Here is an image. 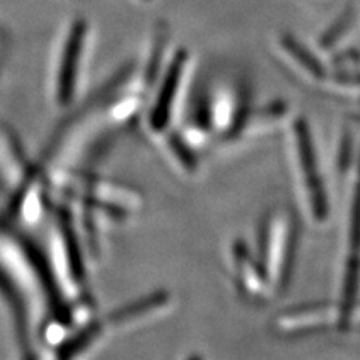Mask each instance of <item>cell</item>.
Returning <instances> with one entry per match:
<instances>
[{"mask_svg":"<svg viewBox=\"0 0 360 360\" xmlns=\"http://www.w3.org/2000/svg\"><path fill=\"white\" fill-rule=\"evenodd\" d=\"M262 264L278 287H285L295 252V225L285 212L267 217L260 238Z\"/></svg>","mask_w":360,"mask_h":360,"instance_id":"6da1fadb","label":"cell"},{"mask_svg":"<svg viewBox=\"0 0 360 360\" xmlns=\"http://www.w3.org/2000/svg\"><path fill=\"white\" fill-rule=\"evenodd\" d=\"M292 132H295L297 161L302 170L303 186H305L307 191L311 215L320 224L326 222L329 217V201L328 195H326L321 174L319 172L317 155H315L314 140L307 120L297 119L295 122Z\"/></svg>","mask_w":360,"mask_h":360,"instance_id":"7a4b0ae2","label":"cell"},{"mask_svg":"<svg viewBox=\"0 0 360 360\" xmlns=\"http://www.w3.org/2000/svg\"><path fill=\"white\" fill-rule=\"evenodd\" d=\"M341 323V308L332 303H314L302 305L279 314L274 328L281 335H299L328 328Z\"/></svg>","mask_w":360,"mask_h":360,"instance_id":"3957f363","label":"cell"},{"mask_svg":"<svg viewBox=\"0 0 360 360\" xmlns=\"http://www.w3.org/2000/svg\"><path fill=\"white\" fill-rule=\"evenodd\" d=\"M186 62V51L180 50L176 53V56L172 59L170 66H168L149 116V125L155 132H162L168 123H170L173 105L176 101V95L179 92V84L182 82V77L185 72Z\"/></svg>","mask_w":360,"mask_h":360,"instance_id":"277c9868","label":"cell"},{"mask_svg":"<svg viewBox=\"0 0 360 360\" xmlns=\"http://www.w3.org/2000/svg\"><path fill=\"white\" fill-rule=\"evenodd\" d=\"M233 262L239 285L245 295L257 300L266 299L270 278L263 264L255 260L243 242L234 243Z\"/></svg>","mask_w":360,"mask_h":360,"instance_id":"5b68a950","label":"cell"},{"mask_svg":"<svg viewBox=\"0 0 360 360\" xmlns=\"http://www.w3.org/2000/svg\"><path fill=\"white\" fill-rule=\"evenodd\" d=\"M87 26L84 21H77L71 29L70 38L66 41L62 68L59 74V84H58V98L59 103L68 104L74 95L75 89V78L78 71V63H80V56L83 42L86 37Z\"/></svg>","mask_w":360,"mask_h":360,"instance_id":"8992f818","label":"cell"},{"mask_svg":"<svg viewBox=\"0 0 360 360\" xmlns=\"http://www.w3.org/2000/svg\"><path fill=\"white\" fill-rule=\"evenodd\" d=\"M279 47L309 80L315 83H323L326 80L328 72H326L323 63L319 60L317 56L311 53L297 39H295L291 35H283L279 38Z\"/></svg>","mask_w":360,"mask_h":360,"instance_id":"52a82bcc","label":"cell"},{"mask_svg":"<svg viewBox=\"0 0 360 360\" xmlns=\"http://www.w3.org/2000/svg\"><path fill=\"white\" fill-rule=\"evenodd\" d=\"M170 302L172 299L167 291H156V292H152V295L148 297H144L139 302H134L131 305L116 311L111 315V321L115 324H120V323H129L134 320L148 317V315L165 309L168 305H170Z\"/></svg>","mask_w":360,"mask_h":360,"instance_id":"ba28073f","label":"cell"},{"mask_svg":"<svg viewBox=\"0 0 360 360\" xmlns=\"http://www.w3.org/2000/svg\"><path fill=\"white\" fill-rule=\"evenodd\" d=\"M350 257L360 258V165L356 179L352 218H350Z\"/></svg>","mask_w":360,"mask_h":360,"instance_id":"9c48e42d","label":"cell"},{"mask_svg":"<svg viewBox=\"0 0 360 360\" xmlns=\"http://www.w3.org/2000/svg\"><path fill=\"white\" fill-rule=\"evenodd\" d=\"M167 143H168V148H170L172 153L179 161V164L182 165L186 172L194 173L197 170V160H195L194 152L189 149L188 143L182 137H180V135H176V134L168 135Z\"/></svg>","mask_w":360,"mask_h":360,"instance_id":"30bf717a","label":"cell"},{"mask_svg":"<svg viewBox=\"0 0 360 360\" xmlns=\"http://www.w3.org/2000/svg\"><path fill=\"white\" fill-rule=\"evenodd\" d=\"M352 22H353V17H352L350 14H345V15L340 20V22H338V25H336L335 27H332V29L328 32V35H326V37L323 38V42H321L323 47L330 49L333 44L340 42V41L344 38L345 33H347L348 30H350Z\"/></svg>","mask_w":360,"mask_h":360,"instance_id":"8fae6325","label":"cell"},{"mask_svg":"<svg viewBox=\"0 0 360 360\" xmlns=\"http://www.w3.org/2000/svg\"><path fill=\"white\" fill-rule=\"evenodd\" d=\"M350 324L360 326V303H356V307L353 308L352 317H350Z\"/></svg>","mask_w":360,"mask_h":360,"instance_id":"7c38bea8","label":"cell"}]
</instances>
